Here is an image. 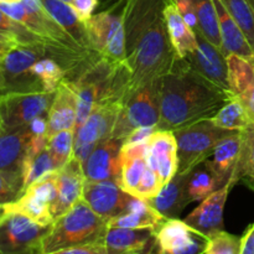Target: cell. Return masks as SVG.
Returning <instances> with one entry per match:
<instances>
[{
	"mask_svg": "<svg viewBox=\"0 0 254 254\" xmlns=\"http://www.w3.org/2000/svg\"><path fill=\"white\" fill-rule=\"evenodd\" d=\"M233 97L179 57L173 69L160 81V121L156 128L174 131L212 118Z\"/></svg>",
	"mask_w": 254,
	"mask_h": 254,
	"instance_id": "6da1fadb",
	"label": "cell"
},
{
	"mask_svg": "<svg viewBox=\"0 0 254 254\" xmlns=\"http://www.w3.org/2000/svg\"><path fill=\"white\" fill-rule=\"evenodd\" d=\"M178 59L179 56L169 39L163 14L139 35L128 52L127 64L130 78L126 99L146 84L166 76Z\"/></svg>",
	"mask_w": 254,
	"mask_h": 254,
	"instance_id": "7a4b0ae2",
	"label": "cell"
},
{
	"mask_svg": "<svg viewBox=\"0 0 254 254\" xmlns=\"http://www.w3.org/2000/svg\"><path fill=\"white\" fill-rule=\"evenodd\" d=\"M108 228V220L94 212L81 197L54 221L42 241V254L81 246L103 245Z\"/></svg>",
	"mask_w": 254,
	"mask_h": 254,
	"instance_id": "3957f363",
	"label": "cell"
},
{
	"mask_svg": "<svg viewBox=\"0 0 254 254\" xmlns=\"http://www.w3.org/2000/svg\"><path fill=\"white\" fill-rule=\"evenodd\" d=\"M55 51H66V50L57 49L46 42L29 45L17 44L12 46L0 60V93L1 96L6 93L45 92L39 79L32 74L31 67L40 59Z\"/></svg>",
	"mask_w": 254,
	"mask_h": 254,
	"instance_id": "277c9868",
	"label": "cell"
},
{
	"mask_svg": "<svg viewBox=\"0 0 254 254\" xmlns=\"http://www.w3.org/2000/svg\"><path fill=\"white\" fill-rule=\"evenodd\" d=\"M0 10L20 22L34 34L41 37L46 44L57 49L66 50L82 56H93L96 52L82 49L46 11L41 0H19L12 2H1Z\"/></svg>",
	"mask_w": 254,
	"mask_h": 254,
	"instance_id": "5b68a950",
	"label": "cell"
},
{
	"mask_svg": "<svg viewBox=\"0 0 254 254\" xmlns=\"http://www.w3.org/2000/svg\"><path fill=\"white\" fill-rule=\"evenodd\" d=\"M235 131L238 130L220 128L211 118L174 130L178 143V175L189 174L196 166L205 163L212 155L216 145Z\"/></svg>",
	"mask_w": 254,
	"mask_h": 254,
	"instance_id": "8992f818",
	"label": "cell"
},
{
	"mask_svg": "<svg viewBox=\"0 0 254 254\" xmlns=\"http://www.w3.org/2000/svg\"><path fill=\"white\" fill-rule=\"evenodd\" d=\"M92 51L113 62L127 60V34L123 6L119 2L92 15L86 21Z\"/></svg>",
	"mask_w": 254,
	"mask_h": 254,
	"instance_id": "52a82bcc",
	"label": "cell"
},
{
	"mask_svg": "<svg viewBox=\"0 0 254 254\" xmlns=\"http://www.w3.org/2000/svg\"><path fill=\"white\" fill-rule=\"evenodd\" d=\"M160 81L146 84L126 99L111 138L126 139L136 128L158 127L160 121Z\"/></svg>",
	"mask_w": 254,
	"mask_h": 254,
	"instance_id": "ba28073f",
	"label": "cell"
},
{
	"mask_svg": "<svg viewBox=\"0 0 254 254\" xmlns=\"http://www.w3.org/2000/svg\"><path fill=\"white\" fill-rule=\"evenodd\" d=\"M51 226L15 212L0 215V254H42V241Z\"/></svg>",
	"mask_w": 254,
	"mask_h": 254,
	"instance_id": "9c48e42d",
	"label": "cell"
},
{
	"mask_svg": "<svg viewBox=\"0 0 254 254\" xmlns=\"http://www.w3.org/2000/svg\"><path fill=\"white\" fill-rule=\"evenodd\" d=\"M56 92L6 93L0 97V123L2 130L25 127L41 116H47Z\"/></svg>",
	"mask_w": 254,
	"mask_h": 254,
	"instance_id": "30bf717a",
	"label": "cell"
},
{
	"mask_svg": "<svg viewBox=\"0 0 254 254\" xmlns=\"http://www.w3.org/2000/svg\"><path fill=\"white\" fill-rule=\"evenodd\" d=\"M208 237L185 221L170 218L155 231V254H203Z\"/></svg>",
	"mask_w": 254,
	"mask_h": 254,
	"instance_id": "8fae6325",
	"label": "cell"
},
{
	"mask_svg": "<svg viewBox=\"0 0 254 254\" xmlns=\"http://www.w3.org/2000/svg\"><path fill=\"white\" fill-rule=\"evenodd\" d=\"M82 198L89 207L107 220L127 212L134 196L129 195L117 181H84Z\"/></svg>",
	"mask_w": 254,
	"mask_h": 254,
	"instance_id": "7c38bea8",
	"label": "cell"
},
{
	"mask_svg": "<svg viewBox=\"0 0 254 254\" xmlns=\"http://www.w3.org/2000/svg\"><path fill=\"white\" fill-rule=\"evenodd\" d=\"M197 47L185 60L197 73L226 92H230L228 69L226 56L218 47L211 44L198 30H196Z\"/></svg>",
	"mask_w": 254,
	"mask_h": 254,
	"instance_id": "4fadbf2b",
	"label": "cell"
},
{
	"mask_svg": "<svg viewBox=\"0 0 254 254\" xmlns=\"http://www.w3.org/2000/svg\"><path fill=\"white\" fill-rule=\"evenodd\" d=\"M121 101L99 102L96 104L87 121L74 131V149L83 145L97 146V144L111 138L117 118L123 108Z\"/></svg>",
	"mask_w": 254,
	"mask_h": 254,
	"instance_id": "5bb4252c",
	"label": "cell"
},
{
	"mask_svg": "<svg viewBox=\"0 0 254 254\" xmlns=\"http://www.w3.org/2000/svg\"><path fill=\"white\" fill-rule=\"evenodd\" d=\"M84 181L83 165L76 156H72L66 165L55 170L57 197L50 206L54 221L67 212L82 197Z\"/></svg>",
	"mask_w": 254,
	"mask_h": 254,
	"instance_id": "9a60e30c",
	"label": "cell"
},
{
	"mask_svg": "<svg viewBox=\"0 0 254 254\" xmlns=\"http://www.w3.org/2000/svg\"><path fill=\"white\" fill-rule=\"evenodd\" d=\"M146 165L160 178L161 185L170 183L178 174V143L171 130H156L148 141Z\"/></svg>",
	"mask_w": 254,
	"mask_h": 254,
	"instance_id": "2e32d148",
	"label": "cell"
},
{
	"mask_svg": "<svg viewBox=\"0 0 254 254\" xmlns=\"http://www.w3.org/2000/svg\"><path fill=\"white\" fill-rule=\"evenodd\" d=\"M235 185L236 183L231 179L225 186L203 198L200 206H197L184 221L208 238L215 236L216 233L225 231L223 210L228 193Z\"/></svg>",
	"mask_w": 254,
	"mask_h": 254,
	"instance_id": "e0dca14e",
	"label": "cell"
},
{
	"mask_svg": "<svg viewBox=\"0 0 254 254\" xmlns=\"http://www.w3.org/2000/svg\"><path fill=\"white\" fill-rule=\"evenodd\" d=\"M124 139L108 138L97 144L88 160L84 163L86 180L117 181L119 184L122 173L121 149Z\"/></svg>",
	"mask_w": 254,
	"mask_h": 254,
	"instance_id": "ac0fdd59",
	"label": "cell"
},
{
	"mask_svg": "<svg viewBox=\"0 0 254 254\" xmlns=\"http://www.w3.org/2000/svg\"><path fill=\"white\" fill-rule=\"evenodd\" d=\"M103 245L109 254H151L155 247V231L109 227Z\"/></svg>",
	"mask_w": 254,
	"mask_h": 254,
	"instance_id": "d6986e66",
	"label": "cell"
},
{
	"mask_svg": "<svg viewBox=\"0 0 254 254\" xmlns=\"http://www.w3.org/2000/svg\"><path fill=\"white\" fill-rule=\"evenodd\" d=\"M32 133L29 126L0 131V171L22 178V165Z\"/></svg>",
	"mask_w": 254,
	"mask_h": 254,
	"instance_id": "ffe728a7",
	"label": "cell"
},
{
	"mask_svg": "<svg viewBox=\"0 0 254 254\" xmlns=\"http://www.w3.org/2000/svg\"><path fill=\"white\" fill-rule=\"evenodd\" d=\"M230 91L247 108L251 124L254 122V62L237 55L226 56Z\"/></svg>",
	"mask_w": 254,
	"mask_h": 254,
	"instance_id": "44dd1931",
	"label": "cell"
},
{
	"mask_svg": "<svg viewBox=\"0 0 254 254\" xmlns=\"http://www.w3.org/2000/svg\"><path fill=\"white\" fill-rule=\"evenodd\" d=\"M77 94L67 79L61 82L47 113V138L62 130L74 129Z\"/></svg>",
	"mask_w": 254,
	"mask_h": 254,
	"instance_id": "7402d4cb",
	"label": "cell"
},
{
	"mask_svg": "<svg viewBox=\"0 0 254 254\" xmlns=\"http://www.w3.org/2000/svg\"><path fill=\"white\" fill-rule=\"evenodd\" d=\"M220 22V34L222 41V54L225 56L228 55H237L246 60L253 61L254 50L248 42L247 37L243 34L241 27L235 21L228 10L223 5L222 0H213Z\"/></svg>",
	"mask_w": 254,
	"mask_h": 254,
	"instance_id": "603a6c76",
	"label": "cell"
},
{
	"mask_svg": "<svg viewBox=\"0 0 254 254\" xmlns=\"http://www.w3.org/2000/svg\"><path fill=\"white\" fill-rule=\"evenodd\" d=\"M164 20L168 29L169 39L180 59H185L197 47L196 32L183 19L176 6L175 0H170L164 7Z\"/></svg>",
	"mask_w": 254,
	"mask_h": 254,
	"instance_id": "cb8c5ba5",
	"label": "cell"
},
{
	"mask_svg": "<svg viewBox=\"0 0 254 254\" xmlns=\"http://www.w3.org/2000/svg\"><path fill=\"white\" fill-rule=\"evenodd\" d=\"M42 5L46 11L56 20L60 26L82 47L89 52L92 51L89 44L88 32H87L86 22L82 21L77 12L74 11L71 4L62 1V0H41Z\"/></svg>",
	"mask_w": 254,
	"mask_h": 254,
	"instance_id": "d4e9b609",
	"label": "cell"
},
{
	"mask_svg": "<svg viewBox=\"0 0 254 254\" xmlns=\"http://www.w3.org/2000/svg\"><path fill=\"white\" fill-rule=\"evenodd\" d=\"M186 178H188V174L185 175L176 174L175 178L161 189L156 197L148 201L149 205L168 220L178 218L184 208L189 203H191L186 192Z\"/></svg>",
	"mask_w": 254,
	"mask_h": 254,
	"instance_id": "484cf974",
	"label": "cell"
},
{
	"mask_svg": "<svg viewBox=\"0 0 254 254\" xmlns=\"http://www.w3.org/2000/svg\"><path fill=\"white\" fill-rule=\"evenodd\" d=\"M168 218L151 207L148 201L134 197L127 212L108 221L109 227L121 228H150L156 231Z\"/></svg>",
	"mask_w": 254,
	"mask_h": 254,
	"instance_id": "4316f807",
	"label": "cell"
},
{
	"mask_svg": "<svg viewBox=\"0 0 254 254\" xmlns=\"http://www.w3.org/2000/svg\"><path fill=\"white\" fill-rule=\"evenodd\" d=\"M241 146H242V134L241 131H235L231 135L223 138L216 145L211 159L208 158L206 160V164L226 183H228L235 174L240 159Z\"/></svg>",
	"mask_w": 254,
	"mask_h": 254,
	"instance_id": "83f0119b",
	"label": "cell"
},
{
	"mask_svg": "<svg viewBox=\"0 0 254 254\" xmlns=\"http://www.w3.org/2000/svg\"><path fill=\"white\" fill-rule=\"evenodd\" d=\"M226 184L227 183L221 179L205 161L188 174L186 192L190 202L202 201Z\"/></svg>",
	"mask_w": 254,
	"mask_h": 254,
	"instance_id": "f1b7e54d",
	"label": "cell"
},
{
	"mask_svg": "<svg viewBox=\"0 0 254 254\" xmlns=\"http://www.w3.org/2000/svg\"><path fill=\"white\" fill-rule=\"evenodd\" d=\"M2 211L20 213L44 226H51L54 223L49 203L30 191H24L17 200L2 205Z\"/></svg>",
	"mask_w": 254,
	"mask_h": 254,
	"instance_id": "f546056e",
	"label": "cell"
},
{
	"mask_svg": "<svg viewBox=\"0 0 254 254\" xmlns=\"http://www.w3.org/2000/svg\"><path fill=\"white\" fill-rule=\"evenodd\" d=\"M198 20V31L218 49H222L217 10L213 0H192Z\"/></svg>",
	"mask_w": 254,
	"mask_h": 254,
	"instance_id": "4dcf8cb0",
	"label": "cell"
},
{
	"mask_svg": "<svg viewBox=\"0 0 254 254\" xmlns=\"http://www.w3.org/2000/svg\"><path fill=\"white\" fill-rule=\"evenodd\" d=\"M211 121L217 127L227 130L242 131L251 126V118L247 108L243 106L242 102L233 97L227 102L220 111L216 113Z\"/></svg>",
	"mask_w": 254,
	"mask_h": 254,
	"instance_id": "1f68e13d",
	"label": "cell"
},
{
	"mask_svg": "<svg viewBox=\"0 0 254 254\" xmlns=\"http://www.w3.org/2000/svg\"><path fill=\"white\" fill-rule=\"evenodd\" d=\"M242 134V146H241L240 159L236 166L235 174L231 179L236 184L245 181L248 185H254V126L247 127L241 131Z\"/></svg>",
	"mask_w": 254,
	"mask_h": 254,
	"instance_id": "d6a6232c",
	"label": "cell"
},
{
	"mask_svg": "<svg viewBox=\"0 0 254 254\" xmlns=\"http://www.w3.org/2000/svg\"><path fill=\"white\" fill-rule=\"evenodd\" d=\"M47 149L54 160L55 169L66 165L74 153V131L73 129L62 130L47 138Z\"/></svg>",
	"mask_w": 254,
	"mask_h": 254,
	"instance_id": "836d02e7",
	"label": "cell"
},
{
	"mask_svg": "<svg viewBox=\"0 0 254 254\" xmlns=\"http://www.w3.org/2000/svg\"><path fill=\"white\" fill-rule=\"evenodd\" d=\"M222 2L254 50V12L248 2L246 0H222Z\"/></svg>",
	"mask_w": 254,
	"mask_h": 254,
	"instance_id": "e575fe53",
	"label": "cell"
},
{
	"mask_svg": "<svg viewBox=\"0 0 254 254\" xmlns=\"http://www.w3.org/2000/svg\"><path fill=\"white\" fill-rule=\"evenodd\" d=\"M145 158H135L129 159L122 163V173L119 186L123 189L126 192L135 197L136 190L140 184L143 174L146 169Z\"/></svg>",
	"mask_w": 254,
	"mask_h": 254,
	"instance_id": "d590c367",
	"label": "cell"
},
{
	"mask_svg": "<svg viewBox=\"0 0 254 254\" xmlns=\"http://www.w3.org/2000/svg\"><path fill=\"white\" fill-rule=\"evenodd\" d=\"M242 237L227 233L226 231L216 233L208 238L207 247L203 254H241Z\"/></svg>",
	"mask_w": 254,
	"mask_h": 254,
	"instance_id": "8d00e7d4",
	"label": "cell"
},
{
	"mask_svg": "<svg viewBox=\"0 0 254 254\" xmlns=\"http://www.w3.org/2000/svg\"><path fill=\"white\" fill-rule=\"evenodd\" d=\"M0 31L14 37L19 44L29 45L45 42L41 37L34 34L31 30H29L26 26L20 24V22L15 21L14 19L7 16L1 10H0Z\"/></svg>",
	"mask_w": 254,
	"mask_h": 254,
	"instance_id": "74e56055",
	"label": "cell"
},
{
	"mask_svg": "<svg viewBox=\"0 0 254 254\" xmlns=\"http://www.w3.org/2000/svg\"><path fill=\"white\" fill-rule=\"evenodd\" d=\"M22 193V178L0 171V205H6L17 200Z\"/></svg>",
	"mask_w": 254,
	"mask_h": 254,
	"instance_id": "f35d334b",
	"label": "cell"
},
{
	"mask_svg": "<svg viewBox=\"0 0 254 254\" xmlns=\"http://www.w3.org/2000/svg\"><path fill=\"white\" fill-rule=\"evenodd\" d=\"M161 189H163V185H161L160 178L158 176V174L153 169L146 166L140 184L138 186V190H136L135 197L141 198L144 201H149L151 198L156 197L161 191Z\"/></svg>",
	"mask_w": 254,
	"mask_h": 254,
	"instance_id": "ab89813d",
	"label": "cell"
},
{
	"mask_svg": "<svg viewBox=\"0 0 254 254\" xmlns=\"http://www.w3.org/2000/svg\"><path fill=\"white\" fill-rule=\"evenodd\" d=\"M175 2L176 6H178L179 12L181 14L183 19L185 20L186 24H188L193 31H196V30L198 29V20L192 0H175Z\"/></svg>",
	"mask_w": 254,
	"mask_h": 254,
	"instance_id": "60d3db41",
	"label": "cell"
},
{
	"mask_svg": "<svg viewBox=\"0 0 254 254\" xmlns=\"http://www.w3.org/2000/svg\"><path fill=\"white\" fill-rule=\"evenodd\" d=\"M98 2L99 0H72L71 6L77 12L79 19L86 22L93 15V11L97 5H98Z\"/></svg>",
	"mask_w": 254,
	"mask_h": 254,
	"instance_id": "b9f144b4",
	"label": "cell"
},
{
	"mask_svg": "<svg viewBox=\"0 0 254 254\" xmlns=\"http://www.w3.org/2000/svg\"><path fill=\"white\" fill-rule=\"evenodd\" d=\"M156 130H158V128H155V127H140V128L134 129V130L124 139L123 144L146 143V141H149L150 136L153 135Z\"/></svg>",
	"mask_w": 254,
	"mask_h": 254,
	"instance_id": "7bdbcfd3",
	"label": "cell"
},
{
	"mask_svg": "<svg viewBox=\"0 0 254 254\" xmlns=\"http://www.w3.org/2000/svg\"><path fill=\"white\" fill-rule=\"evenodd\" d=\"M50 254H109L106 250L104 245H89V246H81V247L67 248V250L57 251V252ZM155 254V253H151Z\"/></svg>",
	"mask_w": 254,
	"mask_h": 254,
	"instance_id": "ee69618b",
	"label": "cell"
},
{
	"mask_svg": "<svg viewBox=\"0 0 254 254\" xmlns=\"http://www.w3.org/2000/svg\"><path fill=\"white\" fill-rule=\"evenodd\" d=\"M29 128L32 135H46L47 136V116H41L30 122Z\"/></svg>",
	"mask_w": 254,
	"mask_h": 254,
	"instance_id": "f6af8a7d",
	"label": "cell"
},
{
	"mask_svg": "<svg viewBox=\"0 0 254 254\" xmlns=\"http://www.w3.org/2000/svg\"><path fill=\"white\" fill-rule=\"evenodd\" d=\"M241 254H254V223L243 235L242 253Z\"/></svg>",
	"mask_w": 254,
	"mask_h": 254,
	"instance_id": "bcb514c9",
	"label": "cell"
},
{
	"mask_svg": "<svg viewBox=\"0 0 254 254\" xmlns=\"http://www.w3.org/2000/svg\"><path fill=\"white\" fill-rule=\"evenodd\" d=\"M139 0H118L119 4L123 6V14H124V22H126V19L128 17V15L130 14L131 10L134 9V6L136 5Z\"/></svg>",
	"mask_w": 254,
	"mask_h": 254,
	"instance_id": "7dc6e473",
	"label": "cell"
},
{
	"mask_svg": "<svg viewBox=\"0 0 254 254\" xmlns=\"http://www.w3.org/2000/svg\"><path fill=\"white\" fill-rule=\"evenodd\" d=\"M0 44H19L14 37L0 31Z\"/></svg>",
	"mask_w": 254,
	"mask_h": 254,
	"instance_id": "c3c4849f",
	"label": "cell"
},
{
	"mask_svg": "<svg viewBox=\"0 0 254 254\" xmlns=\"http://www.w3.org/2000/svg\"><path fill=\"white\" fill-rule=\"evenodd\" d=\"M15 45L17 44H0V60H1L2 56H4L12 46H15Z\"/></svg>",
	"mask_w": 254,
	"mask_h": 254,
	"instance_id": "681fc988",
	"label": "cell"
},
{
	"mask_svg": "<svg viewBox=\"0 0 254 254\" xmlns=\"http://www.w3.org/2000/svg\"><path fill=\"white\" fill-rule=\"evenodd\" d=\"M246 1L248 2V5H250L251 9H252L253 12H254V0H246Z\"/></svg>",
	"mask_w": 254,
	"mask_h": 254,
	"instance_id": "f907efd6",
	"label": "cell"
},
{
	"mask_svg": "<svg viewBox=\"0 0 254 254\" xmlns=\"http://www.w3.org/2000/svg\"><path fill=\"white\" fill-rule=\"evenodd\" d=\"M12 1H19V0H0V4H1V2H12Z\"/></svg>",
	"mask_w": 254,
	"mask_h": 254,
	"instance_id": "816d5d0a",
	"label": "cell"
},
{
	"mask_svg": "<svg viewBox=\"0 0 254 254\" xmlns=\"http://www.w3.org/2000/svg\"><path fill=\"white\" fill-rule=\"evenodd\" d=\"M62 1L67 2V4H71V2H72V0H62Z\"/></svg>",
	"mask_w": 254,
	"mask_h": 254,
	"instance_id": "f5cc1de1",
	"label": "cell"
},
{
	"mask_svg": "<svg viewBox=\"0 0 254 254\" xmlns=\"http://www.w3.org/2000/svg\"><path fill=\"white\" fill-rule=\"evenodd\" d=\"M2 213V205H0V215Z\"/></svg>",
	"mask_w": 254,
	"mask_h": 254,
	"instance_id": "db71d44e",
	"label": "cell"
},
{
	"mask_svg": "<svg viewBox=\"0 0 254 254\" xmlns=\"http://www.w3.org/2000/svg\"><path fill=\"white\" fill-rule=\"evenodd\" d=\"M0 131H1V123H0Z\"/></svg>",
	"mask_w": 254,
	"mask_h": 254,
	"instance_id": "11a10c76",
	"label": "cell"
},
{
	"mask_svg": "<svg viewBox=\"0 0 254 254\" xmlns=\"http://www.w3.org/2000/svg\"><path fill=\"white\" fill-rule=\"evenodd\" d=\"M251 126H254V122H253V123H252V124H251Z\"/></svg>",
	"mask_w": 254,
	"mask_h": 254,
	"instance_id": "9f6ffc18",
	"label": "cell"
},
{
	"mask_svg": "<svg viewBox=\"0 0 254 254\" xmlns=\"http://www.w3.org/2000/svg\"><path fill=\"white\" fill-rule=\"evenodd\" d=\"M0 97H1V93H0Z\"/></svg>",
	"mask_w": 254,
	"mask_h": 254,
	"instance_id": "6f0895ef",
	"label": "cell"
},
{
	"mask_svg": "<svg viewBox=\"0 0 254 254\" xmlns=\"http://www.w3.org/2000/svg\"><path fill=\"white\" fill-rule=\"evenodd\" d=\"M253 62H254V59H253Z\"/></svg>",
	"mask_w": 254,
	"mask_h": 254,
	"instance_id": "680465c9",
	"label": "cell"
}]
</instances>
